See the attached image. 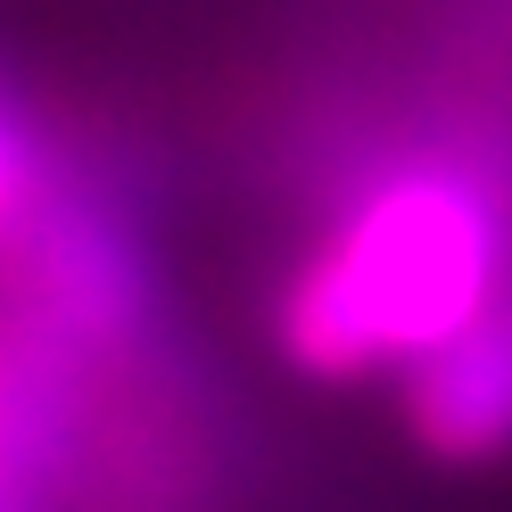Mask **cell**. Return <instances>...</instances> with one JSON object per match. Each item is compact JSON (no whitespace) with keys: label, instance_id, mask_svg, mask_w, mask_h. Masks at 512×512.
I'll return each instance as SVG.
<instances>
[{"label":"cell","instance_id":"cell-1","mask_svg":"<svg viewBox=\"0 0 512 512\" xmlns=\"http://www.w3.org/2000/svg\"><path fill=\"white\" fill-rule=\"evenodd\" d=\"M512 265V232L496 190L463 166H397L372 182L281 290V356L323 380L413 372L496 314Z\"/></svg>","mask_w":512,"mask_h":512},{"label":"cell","instance_id":"cell-2","mask_svg":"<svg viewBox=\"0 0 512 512\" xmlns=\"http://www.w3.org/2000/svg\"><path fill=\"white\" fill-rule=\"evenodd\" d=\"M17 240L34 256V290H42V314H50V339L108 347V339L141 331L149 265H141V248L124 240V223L108 207L42 190V207H34V223Z\"/></svg>","mask_w":512,"mask_h":512},{"label":"cell","instance_id":"cell-3","mask_svg":"<svg viewBox=\"0 0 512 512\" xmlns=\"http://www.w3.org/2000/svg\"><path fill=\"white\" fill-rule=\"evenodd\" d=\"M405 430L438 463H496L512 455V298L479 314L463 339H446L397 380Z\"/></svg>","mask_w":512,"mask_h":512},{"label":"cell","instance_id":"cell-4","mask_svg":"<svg viewBox=\"0 0 512 512\" xmlns=\"http://www.w3.org/2000/svg\"><path fill=\"white\" fill-rule=\"evenodd\" d=\"M42 190H50V182H42V166H34V149H25L9 100H0V240H17L25 223H34Z\"/></svg>","mask_w":512,"mask_h":512},{"label":"cell","instance_id":"cell-5","mask_svg":"<svg viewBox=\"0 0 512 512\" xmlns=\"http://www.w3.org/2000/svg\"><path fill=\"white\" fill-rule=\"evenodd\" d=\"M34 455V380L0 372V512H17V463Z\"/></svg>","mask_w":512,"mask_h":512}]
</instances>
